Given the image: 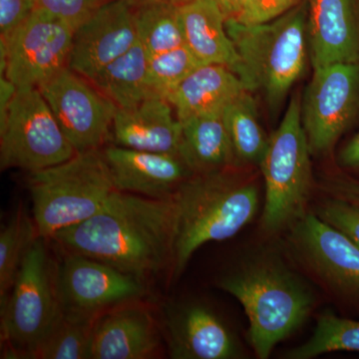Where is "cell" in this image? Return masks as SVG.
Returning a JSON list of instances; mask_svg holds the SVG:
<instances>
[{
  "label": "cell",
  "instance_id": "e0dca14e",
  "mask_svg": "<svg viewBox=\"0 0 359 359\" xmlns=\"http://www.w3.org/2000/svg\"><path fill=\"white\" fill-rule=\"evenodd\" d=\"M313 69L359 63V0H306Z\"/></svg>",
  "mask_w": 359,
  "mask_h": 359
},
{
  "label": "cell",
  "instance_id": "f1b7e54d",
  "mask_svg": "<svg viewBox=\"0 0 359 359\" xmlns=\"http://www.w3.org/2000/svg\"><path fill=\"white\" fill-rule=\"evenodd\" d=\"M202 65L183 45L149 59L147 83L150 95L168 98L189 74Z\"/></svg>",
  "mask_w": 359,
  "mask_h": 359
},
{
  "label": "cell",
  "instance_id": "f546056e",
  "mask_svg": "<svg viewBox=\"0 0 359 359\" xmlns=\"http://www.w3.org/2000/svg\"><path fill=\"white\" fill-rule=\"evenodd\" d=\"M111 0H34V11L53 16L75 30Z\"/></svg>",
  "mask_w": 359,
  "mask_h": 359
},
{
  "label": "cell",
  "instance_id": "ac0fdd59",
  "mask_svg": "<svg viewBox=\"0 0 359 359\" xmlns=\"http://www.w3.org/2000/svg\"><path fill=\"white\" fill-rule=\"evenodd\" d=\"M170 358L173 359H231L240 355L230 330L211 309L186 304L167 313Z\"/></svg>",
  "mask_w": 359,
  "mask_h": 359
},
{
  "label": "cell",
  "instance_id": "d590c367",
  "mask_svg": "<svg viewBox=\"0 0 359 359\" xmlns=\"http://www.w3.org/2000/svg\"><path fill=\"white\" fill-rule=\"evenodd\" d=\"M221 9L226 20H235L242 11L245 0H212Z\"/></svg>",
  "mask_w": 359,
  "mask_h": 359
},
{
  "label": "cell",
  "instance_id": "44dd1931",
  "mask_svg": "<svg viewBox=\"0 0 359 359\" xmlns=\"http://www.w3.org/2000/svg\"><path fill=\"white\" fill-rule=\"evenodd\" d=\"M245 90L249 89L242 79L226 66L202 65L189 74L167 100L179 121H183L195 116L224 111Z\"/></svg>",
  "mask_w": 359,
  "mask_h": 359
},
{
  "label": "cell",
  "instance_id": "277c9868",
  "mask_svg": "<svg viewBox=\"0 0 359 359\" xmlns=\"http://www.w3.org/2000/svg\"><path fill=\"white\" fill-rule=\"evenodd\" d=\"M226 27L242 59L245 86L261 91L269 107L278 110L309 57L306 0L269 22L245 25L226 20Z\"/></svg>",
  "mask_w": 359,
  "mask_h": 359
},
{
  "label": "cell",
  "instance_id": "ba28073f",
  "mask_svg": "<svg viewBox=\"0 0 359 359\" xmlns=\"http://www.w3.org/2000/svg\"><path fill=\"white\" fill-rule=\"evenodd\" d=\"M77 154L39 88H18L0 118V167L28 173L61 164Z\"/></svg>",
  "mask_w": 359,
  "mask_h": 359
},
{
  "label": "cell",
  "instance_id": "ffe728a7",
  "mask_svg": "<svg viewBox=\"0 0 359 359\" xmlns=\"http://www.w3.org/2000/svg\"><path fill=\"white\" fill-rule=\"evenodd\" d=\"M184 44L202 65L226 66L244 82L242 59L226 32L223 13L212 0H191L180 6Z\"/></svg>",
  "mask_w": 359,
  "mask_h": 359
},
{
  "label": "cell",
  "instance_id": "5b68a950",
  "mask_svg": "<svg viewBox=\"0 0 359 359\" xmlns=\"http://www.w3.org/2000/svg\"><path fill=\"white\" fill-rule=\"evenodd\" d=\"M28 188L39 237L48 241L91 218L116 191L102 149L30 173Z\"/></svg>",
  "mask_w": 359,
  "mask_h": 359
},
{
  "label": "cell",
  "instance_id": "6da1fadb",
  "mask_svg": "<svg viewBox=\"0 0 359 359\" xmlns=\"http://www.w3.org/2000/svg\"><path fill=\"white\" fill-rule=\"evenodd\" d=\"M175 219L174 199L116 190L94 216L49 241L62 252L91 257L147 280L171 268Z\"/></svg>",
  "mask_w": 359,
  "mask_h": 359
},
{
  "label": "cell",
  "instance_id": "4fadbf2b",
  "mask_svg": "<svg viewBox=\"0 0 359 359\" xmlns=\"http://www.w3.org/2000/svg\"><path fill=\"white\" fill-rule=\"evenodd\" d=\"M137 41L136 4L111 0L75 30L69 68L92 80Z\"/></svg>",
  "mask_w": 359,
  "mask_h": 359
},
{
  "label": "cell",
  "instance_id": "83f0119b",
  "mask_svg": "<svg viewBox=\"0 0 359 359\" xmlns=\"http://www.w3.org/2000/svg\"><path fill=\"white\" fill-rule=\"evenodd\" d=\"M334 351L359 353V320L340 318L327 311L321 314L308 341L285 353V358L311 359Z\"/></svg>",
  "mask_w": 359,
  "mask_h": 359
},
{
  "label": "cell",
  "instance_id": "cb8c5ba5",
  "mask_svg": "<svg viewBox=\"0 0 359 359\" xmlns=\"http://www.w3.org/2000/svg\"><path fill=\"white\" fill-rule=\"evenodd\" d=\"M249 90L224 107L223 119L238 163L259 165L269 138L262 128L256 100Z\"/></svg>",
  "mask_w": 359,
  "mask_h": 359
},
{
  "label": "cell",
  "instance_id": "7402d4cb",
  "mask_svg": "<svg viewBox=\"0 0 359 359\" xmlns=\"http://www.w3.org/2000/svg\"><path fill=\"white\" fill-rule=\"evenodd\" d=\"M178 155L194 175L216 173L238 164L223 111L180 121Z\"/></svg>",
  "mask_w": 359,
  "mask_h": 359
},
{
  "label": "cell",
  "instance_id": "3957f363",
  "mask_svg": "<svg viewBox=\"0 0 359 359\" xmlns=\"http://www.w3.org/2000/svg\"><path fill=\"white\" fill-rule=\"evenodd\" d=\"M242 304L249 318V341L259 359L297 330L313 309L304 283L276 259L250 262L219 282Z\"/></svg>",
  "mask_w": 359,
  "mask_h": 359
},
{
  "label": "cell",
  "instance_id": "836d02e7",
  "mask_svg": "<svg viewBox=\"0 0 359 359\" xmlns=\"http://www.w3.org/2000/svg\"><path fill=\"white\" fill-rule=\"evenodd\" d=\"M323 188L332 198L359 205V181L356 180L346 177H332L325 180Z\"/></svg>",
  "mask_w": 359,
  "mask_h": 359
},
{
  "label": "cell",
  "instance_id": "e575fe53",
  "mask_svg": "<svg viewBox=\"0 0 359 359\" xmlns=\"http://www.w3.org/2000/svg\"><path fill=\"white\" fill-rule=\"evenodd\" d=\"M339 161L341 166L359 169V133L340 151Z\"/></svg>",
  "mask_w": 359,
  "mask_h": 359
},
{
  "label": "cell",
  "instance_id": "52a82bcc",
  "mask_svg": "<svg viewBox=\"0 0 359 359\" xmlns=\"http://www.w3.org/2000/svg\"><path fill=\"white\" fill-rule=\"evenodd\" d=\"M311 156L302 100L295 94L259 165L266 185L262 226L266 231L276 233L306 216L313 181Z\"/></svg>",
  "mask_w": 359,
  "mask_h": 359
},
{
  "label": "cell",
  "instance_id": "1f68e13d",
  "mask_svg": "<svg viewBox=\"0 0 359 359\" xmlns=\"http://www.w3.org/2000/svg\"><path fill=\"white\" fill-rule=\"evenodd\" d=\"M302 0H245L242 11L235 21L255 25L269 22L287 13Z\"/></svg>",
  "mask_w": 359,
  "mask_h": 359
},
{
  "label": "cell",
  "instance_id": "8d00e7d4",
  "mask_svg": "<svg viewBox=\"0 0 359 359\" xmlns=\"http://www.w3.org/2000/svg\"><path fill=\"white\" fill-rule=\"evenodd\" d=\"M137 6L141 4H173L176 6H182L184 4H188L191 0H132Z\"/></svg>",
  "mask_w": 359,
  "mask_h": 359
},
{
  "label": "cell",
  "instance_id": "4316f807",
  "mask_svg": "<svg viewBox=\"0 0 359 359\" xmlns=\"http://www.w3.org/2000/svg\"><path fill=\"white\" fill-rule=\"evenodd\" d=\"M97 318L63 311L62 318L32 358L90 359L92 332Z\"/></svg>",
  "mask_w": 359,
  "mask_h": 359
},
{
  "label": "cell",
  "instance_id": "603a6c76",
  "mask_svg": "<svg viewBox=\"0 0 359 359\" xmlns=\"http://www.w3.org/2000/svg\"><path fill=\"white\" fill-rule=\"evenodd\" d=\"M150 56L140 42L101 70L90 81L117 108H128L150 96L147 77Z\"/></svg>",
  "mask_w": 359,
  "mask_h": 359
},
{
  "label": "cell",
  "instance_id": "5bb4252c",
  "mask_svg": "<svg viewBox=\"0 0 359 359\" xmlns=\"http://www.w3.org/2000/svg\"><path fill=\"white\" fill-rule=\"evenodd\" d=\"M102 153L113 185L120 192L171 200L194 175L178 154L146 152L114 144L103 147Z\"/></svg>",
  "mask_w": 359,
  "mask_h": 359
},
{
  "label": "cell",
  "instance_id": "d4e9b609",
  "mask_svg": "<svg viewBox=\"0 0 359 359\" xmlns=\"http://www.w3.org/2000/svg\"><path fill=\"white\" fill-rule=\"evenodd\" d=\"M39 237L34 219L20 205L0 233V306L6 304L23 261Z\"/></svg>",
  "mask_w": 359,
  "mask_h": 359
},
{
  "label": "cell",
  "instance_id": "d6a6232c",
  "mask_svg": "<svg viewBox=\"0 0 359 359\" xmlns=\"http://www.w3.org/2000/svg\"><path fill=\"white\" fill-rule=\"evenodd\" d=\"M34 11V0H0V41L8 39Z\"/></svg>",
  "mask_w": 359,
  "mask_h": 359
},
{
  "label": "cell",
  "instance_id": "8992f818",
  "mask_svg": "<svg viewBox=\"0 0 359 359\" xmlns=\"http://www.w3.org/2000/svg\"><path fill=\"white\" fill-rule=\"evenodd\" d=\"M46 241L39 237L33 243L1 306L2 358H32L62 318L56 261Z\"/></svg>",
  "mask_w": 359,
  "mask_h": 359
},
{
  "label": "cell",
  "instance_id": "9a60e30c",
  "mask_svg": "<svg viewBox=\"0 0 359 359\" xmlns=\"http://www.w3.org/2000/svg\"><path fill=\"white\" fill-rule=\"evenodd\" d=\"M162 334L154 314L141 301L108 309L96 318L90 359L157 358Z\"/></svg>",
  "mask_w": 359,
  "mask_h": 359
},
{
  "label": "cell",
  "instance_id": "7a4b0ae2",
  "mask_svg": "<svg viewBox=\"0 0 359 359\" xmlns=\"http://www.w3.org/2000/svg\"><path fill=\"white\" fill-rule=\"evenodd\" d=\"M176 219L171 273L182 275L203 245L237 235L259 210V191L229 170L193 175L174 196Z\"/></svg>",
  "mask_w": 359,
  "mask_h": 359
},
{
  "label": "cell",
  "instance_id": "7c38bea8",
  "mask_svg": "<svg viewBox=\"0 0 359 359\" xmlns=\"http://www.w3.org/2000/svg\"><path fill=\"white\" fill-rule=\"evenodd\" d=\"M56 282L63 311L85 316H99L148 295L147 280L69 252L56 262Z\"/></svg>",
  "mask_w": 359,
  "mask_h": 359
},
{
  "label": "cell",
  "instance_id": "2e32d148",
  "mask_svg": "<svg viewBox=\"0 0 359 359\" xmlns=\"http://www.w3.org/2000/svg\"><path fill=\"white\" fill-rule=\"evenodd\" d=\"M292 243L309 266L335 289L359 294V247L318 218L306 215L294 224Z\"/></svg>",
  "mask_w": 359,
  "mask_h": 359
},
{
  "label": "cell",
  "instance_id": "30bf717a",
  "mask_svg": "<svg viewBox=\"0 0 359 359\" xmlns=\"http://www.w3.org/2000/svg\"><path fill=\"white\" fill-rule=\"evenodd\" d=\"M359 108V63H337L313 69L302 100V122L311 155L334 147Z\"/></svg>",
  "mask_w": 359,
  "mask_h": 359
},
{
  "label": "cell",
  "instance_id": "8fae6325",
  "mask_svg": "<svg viewBox=\"0 0 359 359\" xmlns=\"http://www.w3.org/2000/svg\"><path fill=\"white\" fill-rule=\"evenodd\" d=\"M39 89L77 153L105 147L117 106L90 80L66 67Z\"/></svg>",
  "mask_w": 359,
  "mask_h": 359
},
{
  "label": "cell",
  "instance_id": "484cf974",
  "mask_svg": "<svg viewBox=\"0 0 359 359\" xmlns=\"http://www.w3.org/2000/svg\"><path fill=\"white\" fill-rule=\"evenodd\" d=\"M138 41L149 56L183 46L180 6L167 4H136Z\"/></svg>",
  "mask_w": 359,
  "mask_h": 359
},
{
  "label": "cell",
  "instance_id": "d6986e66",
  "mask_svg": "<svg viewBox=\"0 0 359 359\" xmlns=\"http://www.w3.org/2000/svg\"><path fill=\"white\" fill-rule=\"evenodd\" d=\"M181 123L166 98L150 95L128 108H117L112 144L146 152L178 154Z\"/></svg>",
  "mask_w": 359,
  "mask_h": 359
},
{
  "label": "cell",
  "instance_id": "9c48e42d",
  "mask_svg": "<svg viewBox=\"0 0 359 359\" xmlns=\"http://www.w3.org/2000/svg\"><path fill=\"white\" fill-rule=\"evenodd\" d=\"M74 32L53 16L33 11L8 39L0 41L1 76L16 88H39L69 67Z\"/></svg>",
  "mask_w": 359,
  "mask_h": 359
},
{
  "label": "cell",
  "instance_id": "4dcf8cb0",
  "mask_svg": "<svg viewBox=\"0 0 359 359\" xmlns=\"http://www.w3.org/2000/svg\"><path fill=\"white\" fill-rule=\"evenodd\" d=\"M316 216L359 247V205L332 198L320 205Z\"/></svg>",
  "mask_w": 359,
  "mask_h": 359
}]
</instances>
